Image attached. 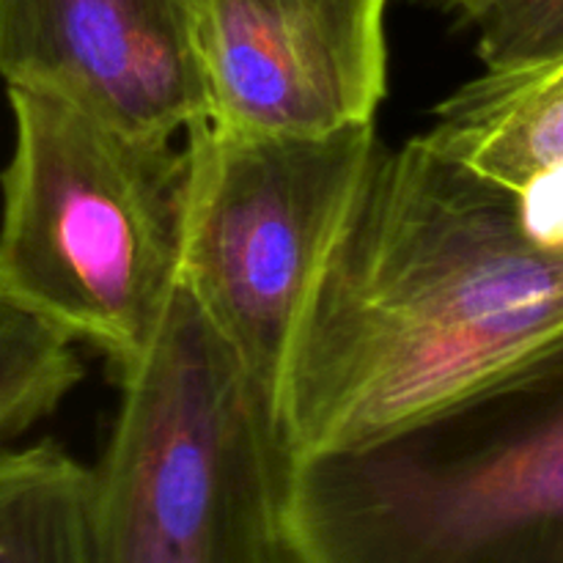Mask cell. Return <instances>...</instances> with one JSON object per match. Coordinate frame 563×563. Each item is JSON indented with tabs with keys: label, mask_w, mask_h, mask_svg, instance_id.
I'll return each mask as SVG.
<instances>
[{
	"label": "cell",
	"mask_w": 563,
	"mask_h": 563,
	"mask_svg": "<svg viewBox=\"0 0 563 563\" xmlns=\"http://www.w3.org/2000/svg\"><path fill=\"white\" fill-rule=\"evenodd\" d=\"M561 333L563 247L423 135L379 146L291 352L280 449L302 462L377 443Z\"/></svg>",
	"instance_id": "obj_1"
},
{
	"label": "cell",
	"mask_w": 563,
	"mask_h": 563,
	"mask_svg": "<svg viewBox=\"0 0 563 563\" xmlns=\"http://www.w3.org/2000/svg\"><path fill=\"white\" fill-rule=\"evenodd\" d=\"M297 563H563V333L410 429L289 462Z\"/></svg>",
	"instance_id": "obj_2"
},
{
	"label": "cell",
	"mask_w": 563,
	"mask_h": 563,
	"mask_svg": "<svg viewBox=\"0 0 563 563\" xmlns=\"http://www.w3.org/2000/svg\"><path fill=\"white\" fill-rule=\"evenodd\" d=\"M0 295L110 361L152 352L179 291L185 152L9 88Z\"/></svg>",
	"instance_id": "obj_3"
},
{
	"label": "cell",
	"mask_w": 563,
	"mask_h": 563,
	"mask_svg": "<svg viewBox=\"0 0 563 563\" xmlns=\"http://www.w3.org/2000/svg\"><path fill=\"white\" fill-rule=\"evenodd\" d=\"M119 383L91 467V563H297L278 423L185 291Z\"/></svg>",
	"instance_id": "obj_4"
},
{
	"label": "cell",
	"mask_w": 563,
	"mask_h": 563,
	"mask_svg": "<svg viewBox=\"0 0 563 563\" xmlns=\"http://www.w3.org/2000/svg\"><path fill=\"white\" fill-rule=\"evenodd\" d=\"M181 152L179 289L229 344L278 423L302 319L377 159V132L363 124L269 135L201 121Z\"/></svg>",
	"instance_id": "obj_5"
},
{
	"label": "cell",
	"mask_w": 563,
	"mask_h": 563,
	"mask_svg": "<svg viewBox=\"0 0 563 563\" xmlns=\"http://www.w3.org/2000/svg\"><path fill=\"white\" fill-rule=\"evenodd\" d=\"M0 77L174 143L209 113L198 0H0Z\"/></svg>",
	"instance_id": "obj_6"
},
{
	"label": "cell",
	"mask_w": 563,
	"mask_h": 563,
	"mask_svg": "<svg viewBox=\"0 0 563 563\" xmlns=\"http://www.w3.org/2000/svg\"><path fill=\"white\" fill-rule=\"evenodd\" d=\"M388 0H198L207 121L269 135L374 124Z\"/></svg>",
	"instance_id": "obj_7"
},
{
	"label": "cell",
	"mask_w": 563,
	"mask_h": 563,
	"mask_svg": "<svg viewBox=\"0 0 563 563\" xmlns=\"http://www.w3.org/2000/svg\"><path fill=\"white\" fill-rule=\"evenodd\" d=\"M423 137L504 192L531 240L563 247V53L484 69Z\"/></svg>",
	"instance_id": "obj_8"
},
{
	"label": "cell",
	"mask_w": 563,
	"mask_h": 563,
	"mask_svg": "<svg viewBox=\"0 0 563 563\" xmlns=\"http://www.w3.org/2000/svg\"><path fill=\"white\" fill-rule=\"evenodd\" d=\"M91 493L60 445H0V563H91Z\"/></svg>",
	"instance_id": "obj_9"
},
{
	"label": "cell",
	"mask_w": 563,
	"mask_h": 563,
	"mask_svg": "<svg viewBox=\"0 0 563 563\" xmlns=\"http://www.w3.org/2000/svg\"><path fill=\"white\" fill-rule=\"evenodd\" d=\"M82 374L75 341L0 295V443L47 418Z\"/></svg>",
	"instance_id": "obj_10"
},
{
	"label": "cell",
	"mask_w": 563,
	"mask_h": 563,
	"mask_svg": "<svg viewBox=\"0 0 563 563\" xmlns=\"http://www.w3.org/2000/svg\"><path fill=\"white\" fill-rule=\"evenodd\" d=\"M478 27L484 69L563 53V0H440Z\"/></svg>",
	"instance_id": "obj_11"
}]
</instances>
